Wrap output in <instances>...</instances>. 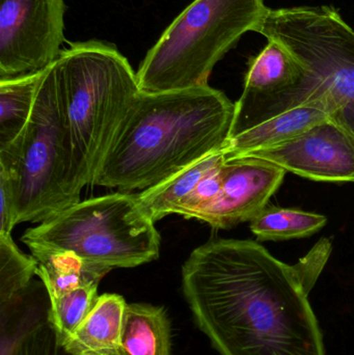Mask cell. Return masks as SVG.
I'll list each match as a JSON object with an SVG mask.
<instances>
[{"instance_id": "8992f818", "label": "cell", "mask_w": 354, "mask_h": 355, "mask_svg": "<svg viewBox=\"0 0 354 355\" xmlns=\"http://www.w3.org/2000/svg\"><path fill=\"white\" fill-rule=\"evenodd\" d=\"M264 0H195L164 31L136 72L145 93L208 85L214 66L267 10Z\"/></svg>"}, {"instance_id": "8fae6325", "label": "cell", "mask_w": 354, "mask_h": 355, "mask_svg": "<svg viewBox=\"0 0 354 355\" xmlns=\"http://www.w3.org/2000/svg\"><path fill=\"white\" fill-rule=\"evenodd\" d=\"M251 58L245 87L236 106L268 99L295 87L305 74V66L284 44L274 39Z\"/></svg>"}, {"instance_id": "5b68a950", "label": "cell", "mask_w": 354, "mask_h": 355, "mask_svg": "<svg viewBox=\"0 0 354 355\" xmlns=\"http://www.w3.org/2000/svg\"><path fill=\"white\" fill-rule=\"evenodd\" d=\"M0 174L8 178L17 223H44L80 202L70 132L50 66L24 130L0 148Z\"/></svg>"}, {"instance_id": "9c48e42d", "label": "cell", "mask_w": 354, "mask_h": 355, "mask_svg": "<svg viewBox=\"0 0 354 355\" xmlns=\"http://www.w3.org/2000/svg\"><path fill=\"white\" fill-rule=\"evenodd\" d=\"M243 157L264 159L314 181L354 182V137L330 119L282 145Z\"/></svg>"}, {"instance_id": "e0dca14e", "label": "cell", "mask_w": 354, "mask_h": 355, "mask_svg": "<svg viewBox=\"0 0 354 355\" xmlns=\"http://www.w3.org/2000/svg\"><path fill=\"white\" fill-rule=\"evenodd\" d=\"M45 71L0 80V148L12 143L24 130Z\"/></svg>"}, {"instance_id": "ba28073f", "label": "cell", "mask_w": 354, "mask_h": 355, "mask_svg": "<svg viewBox=\"0 0 354 355\" xmlns=\"http://www.w3.org/2000/svg\"><path fill=\"white\" fill-rule=\"evenodd\" d=\"M64 0H0V80L47 69L64 42Z\"/></svg>"}, {"instance_id": "d6986e66", "label": "cell", "mask_w": 354, "mask_h": 355, "mask_svg": "<svg viewBox=\"0 0 354 355\" xmlns=\"http://www.w3.org/2000/svg\"><path fill=\"white\" fill-rule=\"evenodd\" d=\"M37 264L33 256L23 254L12 236L0 234V309L27 293Z\"/></svg>"}, {"instance_id": "277c9868", "label": "cell", "mask_w": 354, "mask_h": 355, "mask_svg": "<svg viewBox=\"0 0 354 355\" xmlns=\"http://www.w3.org/2000/svg\"><path fill=\"white\" fill-rule=\"evenodd\" d=\"M64 107L77 179L91 184L141 93L136 73L114 44L99 40L69 43L50 64Z\"/></svg>"}, {"instance_id": "ffe728a7", "label": "cell", "mask_w": 354, "mask_h": 355, "mask_svg": "<svg viewBox=\"0 0 354 355\" xmlns=\"http://www.w3.org/2000/svg\"><path fill=\"white\" fill-rule=\"evenodd\" d=\"M98 300V286L73 290L49 302L48 319L57 329L60 338L64 339L72 335L91 314Z\"/></svg>"}, {"instance_id": "2e32d148", "label": "cell", "mask_w": 354, "mask_h": 355, "mask_svg": "<svg viewBox=\"0 0 354 355\" xmlns=\"http://www.w3.org/2000/svg\"><path fill=\"white\" fill-rule=\"evenodd\" d=\"M222 162L224 156L222 150L197 160L161 183L137 194L141 206L155 223L168 215L175 214L200 181Z\"/></svg>"}, {"instance_id": "7a4b0ae2", "label": "cell", "mask_w": 354, "mask_h": 355, "mask_svg": "<svg viewBox=\"0 0 354 355\" xmlns=\"http://www.w3.org/2000/svg\"><path fill=\"white\" fill-rule=\"evenodd\" d=\"M235 103L209 87L141 92L125 116L93 185L149 189L224 148Z\"/></svg>"}, {"instance_id": "ac0fdd59", "label": "cell", "mask_w": 354, "mask_h": 355, "mask_svg": "<svg viewBox=\"0 0 354 355\" xmlns=\"http://www.w3.org/2000/svg\"><path fill=\"white\" fill-rule=\"evenodd\" d=\"M328 223V217L299 209L266 207L251 221L259 241H282L309 237Z\"/></svg>"}, {"instance_id": "7c38bea8", "label": "cell", "mask_w": 354, "mask_h": 355, "mask_svg": "<svg viewBox=\"0 0 354 355\" xmlns=\"http://www.w3.org/2000/svg\"><path fill=\"white\" fill-rule=\"evenodd\" d=\"M330 119L324 108L312 104L293 108L227 139L222 149L224 159L243 157L282 145Z\"/></svg>"}, {"instance_id": "30bf717a", "label": "cell", "mask_w": 354, "mask_h": 355, "mask_svg": "<svg viewBox=\"0 0 354 355\" xmlns=\"http://www.w3.org/2000/svg\"><path fill=\"white\" fill-rule=\"evenodd\" d=\"M286 173L276 164L259 158L224 160L220 193L195 219L218 230L253 220L267 207Z\"/></svg>"}, {"instance_id": "603a6c76", "label": "cell", "mask_w": 354, "mask_h": 355, "mask_svg": "<svg viewBox=\"0 0 354 355\" xmlns=\"http://www.w3.org/2000/svg\"><path fill=\"white\" fill-rule=\"evenodd\" d=\"M332 252V242L328 238L320 240L313 250L297 263L299 275L308 293L313 289L319 279Z\"/></svg>"}, {"instance_id": "44dd1931", "label": "cell", "mask_w": 354, "mask_h": 355, "mask_svg": "<svg viewBox=\"0 0 354 355\" xmlns=\"http://www.w3.org/2000/svg\"><path fill=\"white\" fill-rule=\"evenodd\" d=\"M10 355H73L47 316L35 323L15 345ZM118 355V354H116Z\"/></svg>"}, {"instance_id": "6da1fadb", "label": "cell", "mask_w": 354, "mask_h": 355, "mask_svg": "<svg viewBox=\"0 0 354 355\" xmlns=\"http://www.w3.org/2000/svg\"><path fill=\"white\" fill-rule=\"evenodd\" d=\"M199 329L220 355H326L297 265L251 240L215 239L182 267Z\"/></svg>"}, {"instance_id": "5bb4252c", "label": "cell", "mask_w": 354, "mask_h": 355, "mask_svg": "<svg viewBox=\"0 0 354 355\" xmlns=\"http://www.w3.org/2000/svg\"><path fill=\"white\" fill-rule=\"evenodd\" d=\"M31 256L37 261V275L41 279L49 302L60 296L87 286H99L110 269L91 264L70 252L31 246Z\"/></svg>"}, {"instance_id": "4fadbf2b", "label": "cell", "mask_w": 354, "mask_h": 355, "mask_svg": "<svg viewBox=\"0 0 354 355\" xmlns=\"http://www.w3.org/2000/svg\"><path fill=\"white\" fill-rule=\"evenodd\" d=\"M127 302L118 294L99 296L91 314L78 329L62 339L64 348L73 355H116L122 336Z\"/></svg>"}, {"instance_id": "52a82bcc", "label": "cell", "mask_w": 354, "mask_h": 355, "mask_svg": "<svg viewBox=\"0 0 354 355\" xmlns=\"http://www.w3.org/2000/svg\"><path fill=\"white\" fill-rule=\"evenodd\" d=\"M28 248L73 252L105 268H134L159 258L160 235L137 194L120 191L69 207L22 236Z\"/></svg>"}, {"instance_id": "7402d4cb", "label": "cell", "mask_w": 354, "mask_h": 355, "mask_svg": "<svg viewBox=\"0 0 354 355\" xmlns=\"http://www.w3.org/2000/svg\"><path fill=\"white\" fill-rule=\"evenodd\" d=\"M224 162L210 171L200 181L193 192L181 202L175 214L182 215L185 218H195L214 202L222 188V166Z\"/></svg>"}, {"instance_id": "9a60e30c", "label": "cell", "mask_w": 354, "mask_h": 355, "mask_svg": "<svg viewBox=\"0 0 354 355\" xmlns=\"http://www.w3.org/2000/svg\"><path fill=\"white\" fill-rule=\"evenodd\" d=\"M162 306L127 304L118 355H172V333Z\"/></svg>"}, {"instance_id": "cb8c5ba5", "label": "cell", "mask_w": 354, "mask_h": 355, "mask_svg": "<svg viewBox=\"0 0 354 355\" xmlns=\"http://www.w3.org/2000/svg\"><path fill=\"white\" fill-rule=\"evenodd\" d=\"M17 223L14 192L8 178L0 174V234L10 235Z\"/></svg>"}, {"instance_id": "3957f363", "label": "cell", "mask_w": 354, "mask_h": 355, "mask_svg": "<svg viewBox=\"0 0 354 355\" xmlns=\"http://www.w3.org/2000/svg\"><path fill=\"white\" fill-rule=\"evenodd\" d=\"M255 33L284 44L305 66L295 87L235 106L231 137L299 106L324 108L354 137V31L334 6L267 8Z\"/></svg>"}]
</instances>
